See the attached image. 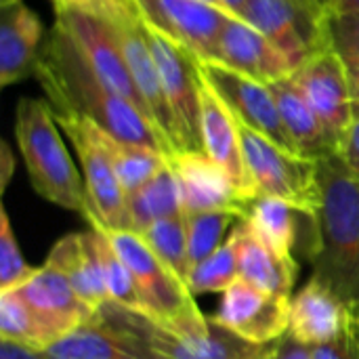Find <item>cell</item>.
<instances>
[{
    "instance_id": "obj_1",
    "label": "cell",
    "mask_w": 359,
    "mask_h": 359,
    "mask_svg": "<svg viewBox=\"0 0 359 359\" xmlns=\"http://www.w3.org/2000/svg\"><path fill=\"white\" fill-rule=\"evenodd\" d=\"M34 76L55 114L88 118L120 141L156 147L168 156L149 118L88 67L59 25L46 36Z\"/></svg>"
},
{
    "instance_id": "obj_2",
    "label": "cell",
    "mask_w": 359,
    "mask_h": 359,
    "mask_svg": "<svg viewBox=\"0 0 359 359\" xmlns=\"http://www.w3.org/2000/svg\"><path fill=\"white\" fill-rule=\"evenodd\" d=\"M318 162L320 206L303 246L316 280L359 318V179L339 154Z\"/></svg>"
},
{
    "instance_id": "obj_3",
    "label": "cell",
    "mask_w": 359,
    "mask_h": 359,
    "mask_svg": "<svg viewBox=\"0 0 359 359\" xmlns=\"http://www.w3.org/2000/svg\"><path fill=\"white\" fill-rule=\"evenodd\" d=\"M97 316L122 334L137 359H257L267 347L242 341L212 316L162 324L111 301Z\"/></svg>"
},
{
    "instance_id": "obj_4",
    "label": "cell",
    "mask_w": 359,
    "mask_h": 359,
    "mask_svg": "<svg viewBox=\"0 0 359 359\" xmlns=\"http://www.w3.org/2000/svg\"><path fill=\"white\" fill-rule=\"evenodd\" d=\"M61 133L46 99H19L15 107V139L34 191L46 202L86 219L90 212L88 191Z\"/></svg>"
},
{
    "instance_id": "obj_5",
    "label": "cell",
    "mask_w": 359,
    "mask_h": 359,
    "mask_svg": "<svg viewBox=\"0 0 359 359\" xmlns=\"http://www.w3.org/2000/svg\"><path fill=\"white\" fill-rule=\"evenodd\" d=\"M240 135L255 198L284 200L301 212L316 215L320 206L318 162L280 147L242 122Z\"/></svg>"
},
{
    "instance_id": "obj_6",
    "label": "cell",
    "mask_w": 359,
    "mask_h": 359,
    "mask_svg": "<svg viewBox=\"0 0 359 359\" xmlns=\"http://www.w3.org/2000/svg\"><path fill=\"white\" fill-rule=\"evenodd\" d=\"M111 27L118 46L122 50V57L126 61L128 74L133 78V84L147 109V116L156 130L160 133L168 156L179 151V139L172 114L168 109V103L162 93L158 65L154 59V53L149 48L145 23L139 17L137 8L130 0H105L97 6H93Z\"/></svg>"
},
{
    "instance_id": "obj_7",
    "label": "cell",
    "mask_w": 359,
    "mask_h": 359,
    "mask_svg": "<svg viewBox=\"0 0 359 359\" xmlns=\"http://www.w3.org/2000/svg\"><path fill=\"white\" fill-rule=\"evenodd\" d=\"M55 120L63 135L69 139L84 175V185L90 200L86 223L101 225L107 231H130L126 194L116 177L105 145V130L82 116L55 114Z\"/></svg>"
},
{
    "instance_id": "obj_8",
    "label": "cell",
    "mask_w": 359,
    "mask_h": 359,
    "mask_svg": "<svg viewBox=\"0 0 359 359\" xmlns=\"http://www.w3.org/2000/svg\"><path fill=\"white\" fill-rule=\"evenodd\" d=\"M101 227V225H90ZM103 229V227H101ZM116 252L122 257L126 267L133 273V280L139 288V294L145 305V316L162 322L177 324L204 316L194 301V292L187 282L177 276V271L164 263L156 250L143 240L137 231H107Z\"/></svg>"
},
{
    "instance_id": "obj_9",
    "label": "cell",
    "mask_w": 359,
    "mask_h": 359,
    "mask_svg": "<svg viewBox=\"0 0 359 359\" xmlns=\"http://www.w3.org/2000/svg\"><path fill=\"white\" fill-rule=\"evenodd\" d=\"M145 32L158 65L162 93L175 120L179 151H204L200 135V61L147 23Z\"/></svg>"
},
{
    "instance_id": "obj_10",
    "label": "cell",
    "mask_w": 359,
    "mask_h": 359,
    "mask_svg": "<svg viewBox=\"0 0 359 359\" xmlns=\"http://www.w3.org/2000/svg\"><path fill=\"white\" fill-rule=\"evenodd\" d=\"M292 80L311 105V109L316 111V116L320 118L334 151L339 154L347 137V130L355 118L347 63L339 57V53L332 46H326L311 55L292 74Z\"/></svg>"
},
{
    "instance_id": "obj_11",
    "label": "cell",
    "mask_w": 359,
    "mask_h": 359,
    "mask_svg": "<svg viewBox=\"0 0 359 359\" xmlns=\"http://www.w3.org/2000/svg\"><path fill=\"white\" fill-rule=\"evenodd\" d=\"M55 25L63 29L78 55L88 67L118 95L137 105L145 116L147 109L133 84L126 61L109 23L93 8H63L55 11ZM149 118V116H147ZM151 122V120H149Z\"/></svg>"
},
{
    "instance_id": "obj_12",
    "label": "cell",
    "mask_w": 359,
    "mask_h": 359,
    "mask_svg": "<svg viewBox=\"0 0 359 359\" xmlns=\"http://www.w3.org/2000/svg\"><path fill=\"white\" fill-rule=\"evenodd\" d=\"M139 17L198 61H215L221 29L231 13L202 0H130Z\"/></svg>"
},
{
    "instance_id": "obj_13",
    "label": "cell",
    "mask_w": 359,
    "mask_h": 359,
    "mask_svg": "<svg viewBox=\"0 0 359 359\" xmlns=\"http://www.w3.org/2000/svg\"><path fill=\"white\" fill-rule=\"evenodd\" d=\"M290 301L238 278L221 297L212 320L252 345H271L288 332Z\"/></svg>"
},
{
    "instance_id": "obj_14",
    "label": "cell",
    "mask_w": 359,
    "mask_h": 359,
    "mask_svg": "<svg viewBox=\"0 0 359 359\" xmlns=\"http://www.w3.org/2000/svg\"><path fill=\"white\" fill-rule=\"evenodd\" d=\"M200 69L242 124L265 135L280 147L299 154L282 124L278 103L269 84L244 76L217 61H200Z\"/></svg>"
},
{
    "instance_id": "obj_15",
    "label": "cell",
    "mask_w": 359,
    "mask_h": 359,
    "mask_svg": "<svg viewBox=\"0 0 359 359\" xmlns=\"http://www.w3.org/2000/svg\"><path fill=\"white\" fill-rule=\"evenodd\" d=\"M240 17L267 36L292 63L294 72L318 50L330 46L326 23L288 0H246Z\"/></svg>"
},
{
    "instance_id": "obj_16",
    "label": "cell",
    "mask_w": 359,
    "mask_h": 359,
    "mask_svg": "<svg viewBox=\"0 0 359 359\" xmlns=\"http://www.w3.org/2000/svg\"><path fill=\"white\" fill-rule=\"evenodd\" d=\"M200 135L204 154L227 172L238 198L242 202H250L255 198V189L244 162L240 122L204 74L200 82Z\"/></svg>"
},
{
    "instance_id": "obj_17",
    "label": "cell",
    "mask_w": 359,
    "mask_h": 359,
    "mask_svg": "<svg viewBox=\"0 0 359 359\" xmlns=\"http://www.w3.org/2000/svg\"><path fill=\"white\" fill-rule=\"evenodd\" d=\"M168 164L179 185L183 215L225 210L242 219L246 202L238 198L227 172L204 151H177L168 156Z\"/></svg>"
},
{
    "instance_id": "obj_18",
    "label": "cell",
    "mask_w": 359,
    "mask_h": 359,
    "mask_svg": "<svg viewBox=\"0 0 359 359\" xmlns=\"http://www.w3.org/2000/svg\"><path fill=\"white\" fill-rule=\"evenodd\" d=\"M217 63L271 84L294 74L286 55L242 17L229 15L217 46Z\"/></svg>"
},
{
    "instance_id": "obj_19",
    "label": "cell",
    "mask_w": 359,
    "mask_h": 359,
    "mask_svg": "<svg viewBox=\"0 0 359 359\" xmlns=\"http://www.w3.org/2000/svg\"><path fill=\"white\" fill-rule=\"evenodd\" d=\"M17 290L48 330L53 341H59L67 332L93 322L99 313L76 292L67 278L48 265L38 267L36 276Z\"/></svg>"
},
{
    "instance_id": "obj_20",
    "label": "cell",
    "mask_w": 359,
    "mask_h": 359,
    "mask_svg": "<svg viewBox=\"0 0 359 359\" xmlns=\"http://www.w3.org/2000/svg\"><path fill=\"white\" fill-rule=\"evenodd\" d=\"M46 36L25 0H0V84L13 86L36 72Z\"/></svg>"
},
{
    "instance_id": "obj_21",
    "label": "cell",
    "mask_w": 359,
    "mask_h": 359,
    "mask_svg": "<svg viewBox=\"0 0 359 359\" xmlns=\"http://www.w3.org/2000/svg\"><path fill=\"white\" fill-rule=\"evenodd\" d=\"M349 318L345 303L320 280L309 278L290 301L288 334L309 347H320L332 341L347 326Z\"/></svg>"
},
{
    "instance_id": "obj_22",
    "label": "cell",
    "mask_w": 359,
    "mask_h": 359,
    "mask_svg": "<svg viewBox=\"0 0 359 359\" xmlns=\"http://www.w3.org/2000/svg\"><path fill=\"white\" fill-rule=\"evenodd\" d=\"M44 265L53 267L63 278H67V282L76 288V292L97 311L105 303H109V292L97 257L93 229L84 233L63 236L50 248Z\"/></svg>"
},
{
    "instance_id": "obj_23",
    "label": "cell",
    "mask_w": 359,
    "mask_h": 359,
    "mask_svg": "<svg viewBox=\"0 0 359 359\" xmlns=\"http://www.w3.org/2000/svg\"><path fill=\"white\" fill-rule=\"evenodd\" d=\"M269 86L273 90L282 124L288 137L292 139L299 156L309 160H322L330 154H337L328 139L326 128L322 126L320 118L294 84L292 76L276 80Z\"/></svg>"
},
{
    "instance_id": "obj_24",
    "label": "cell",
    "mask_w": 359,
    "mask_h": 359,
    "mask_svg": "<svg viewBox=\"0 0 359 359\" xmlns=\"http://www.w3.org/2000/svg\"><path fill=\"white\" fill-rule=\"evenodd\" d=\"M297 276L299 263L294 259H284L273 252L244 221H240V278L265 292L292 299Z\"/></svg>"
},
{
    "instance_id": "obj_25",
    "label": "cell",
    "mask_w": 359,
    "mask_h": 359,
    "mask_svg": "<svg viewBox=\"0 0 359 359\" xmlns=\"http://www.w3.org/2000/svg\"><path fill=\"white\" fill-rule=\"evenodd\" d=\"M307 212H301L292 204L276 198H252L244 204V221L250 231L263 240L273 252L284 259H294V248H299L301 221Z\"/></svg>"
},
{
    "instance_id": "obj_26",
    "label": "cell",
    "mask_w": 359,
    "mask_h": 359,
    "mask_svg": "<svg viewBox=\"0 0 359 359\" xmlns=\"http://www.w3.org/2000/svg\"><path fill=\"white\" fill-rule=\"evenodd\" d=\"M42 353L46 359H137L122 334L109 328L99 316L67 332Z\"/></svg>"
},
{
    "instance_id": "obj_27",
    "label": "cell",
    "mask_w": 359,
    "mask_h": 359,
    "mask_svg": "<svg viewBox=\"0 0 359 359\" xmlns=\"http://www.w3.org/2000/svg\"><path fill=\"white\" fill-rule=\"evenodd\" d=\"M126 210L130 221V231L141 233L151 223L183 215L181 194L170 164L160 170L149 183L126 198Z\"/></svg>"
},
{
    "instance_id": "obj_28",
    "label": "cell",
    "mask_w": 359,
    "mask_h": 359,
    "mask_svg": "<svg viewBox=\"0 0 359 359\" xmlns=\"http://www.w3.org/2000/svg\"><path fill=\"white\" fill-rule=\"evenodd\" d=\"M105 145H107L116 177L126 198L135 194L137 189H141L145 183H149L168 164V156L164 151L156 147H147V145L120 141L111 137L107 130H105Z\"/></svg>"
},
{
    "instance_id": "obj_29",
    "label": "cell",
    "mask_w": 359,
    "mask_h": 359,
    "mask_svg": "<svg viewBox=\"0 0 359 359\" xmlns=\"http://www.w3.org/2000/svg\"><path fill=\"white\" fill-rule=\"evenodd\" d=\"M240 278V221L229 238L204 261L191 267L187 286L194 294L225 292Z\"/></svg>"
},
{
    "instance_id": "obj_30",
    "label": "cell",
    "mask_w": 359,
    "mask_h": 359,
    "mask_svg": "<svg viewBox=\"0 0 359 359\" xmlns=\"http://www.w3.org/2000/svg\"><path fill=\"white\" fill-rule=\"evenodd\" d=\"M0 341L44 351L55 341L19 290L0 292Z\"/></svg>"
},
{
    "instance_id": "obj_31",
    "label": "cell",
    "mask_w": 359,
    "mask_h": 359,
    "mask_svg": "<svg viewBox=\"0 0 359 359\" xmlns=\"http://www.w3.org/2000/svg\"><path fill=\"white\" fill-rule=\"evenodd\" d=\"M95 231V246H97V257L103 269V278L107 284V292H109V301L130 309L135 313H143L145 316V305L143 299L139 294V288L133 280L130 269L126 267V263L122 261V257L116 252L111 240L107 238V233L101 227H90Z\"/></svg>"
},
{
    "instance_id": "obj_32",
    "label": "cell",
    "mask_w": 359,
    "mask_h": 359,
    "mask_svg": "<svg viewBox=\"0 0 359 359\" xmlns=\"http://www.w3.org/2000/svg\"><path fill=\"white\" fill-rule=\"evenodd\" d=\"M238 221H240V215L225 212V210L185 215L189 265L194 267L200 261L208 259L229 238L231 233L229 229H233Z\"/></svg>"
},
{
    "instance_id": "obj_33",
    "label": "cell",
    "mask_w": 359,
    "mask_h": 359,
    "mask_svg": "<svg viewBox=\"0 0 359 359\" xmlns=\"http://www.w3.org/2000/svg\"><path fill=\"white\" fill-rule=\"evenodd\" d=\"M141 236L156 250V255L164 263H168L177 271L179 278H183L187 282L191 265H189V252H187L185 215H177V217L156 221L147 229H143Z\"/></svg>"
},
{
    "instance_id": "obj_34",
    "label": "cell",
    "mask_w": 359,
    "mask_h": 359,
    "mask_svg": "<svg viewBox=\"0 0 359 359\" xmlns=\"http://www.w3.org/2000/svg\"><path fill=\"white\" fill-rule=\"evenodd\" d=\"M36 271L38 267L27 265L25 257L21 255L8 212L4 206H0V292L21 288L36 276Z\"/></svg>"
},
{
    "instance_id": "obj_35",
    "label": "cell",
    "mask_w": 359,
    "mask_h": 359,
    "mask_svg": "<svg viewBox=\"0 0 359 359\" xmlns=\"http://www.w3.org/2000/svg\"><path fill=\"white\" fill-rule=\"evenodd\" d=\"M328 44L347 67H359V11L330 13L326 21Z\"/></svg>"
},
{
    "instance_id": "obj_36",
    "label": "cell",
    "mask_w": 359,
    "mask_h": 359,
    "mask_svg": "<svg viewBox=\"0 0 359 359\" xmlns=\"http://www.w3.org/2000/svg\"><path fill=\"white\" fill-rule=\"evenodd\" d=\"M313 359H359V318L351 316L332 341L313 347Z\"/></svg>"
},
{
    "instance_id": "obj_37",
    "label": "cell",
    "mask_w": 359,
    "mask_h": 359,
    "mask_svg": "<svg viewBox=\"0 0 359 359\" xmlns=\"http://www.w3.org/2000/svg\"><path fill=\"white\" fill-rule=\"evenodd\" d=\"M259 359H313V347L297 341L292 334H284L263 349Z\"/></svg>"
},
{
    "instance_id": "obj_38",
    "label": "cell",
    "mask_w": 359,
    "mask_h": 359,
    "mask_svg": "<svg viewBox=\"0 0 359 359\" xmlns=\"http://www.w3.org/2000/svg\"><path fill=\"white\" fill-rule=\"evenodd\" d=\"M339 156L345 160V164L351 168V172L359 179V114H355L353 124L347 130V137L341 145Z\"/></svg>"
},
{
    "instance_id": "obj_39",
    "label": "cell",
    "mask_w": 359,
    "mask_h": 359,
    "mask_svg": "<svg viewBox=\"0 0 359 359\" xmlns=\"http://www.w3.org/2000/svg\"><path fill=\"white\" fill-rule=\"evenodd\" d=\"M0 359H46V355L38 349H29L19 343L0 341Z\"/></svg>"
},
{
    "instance_id": "obj_40",
    "label": "cell",
    "mask_w": 359,
    "mask_h": 359,
    "mask_svg": "<svg viewBox=\"0 0 359 359\" xmlns=\"http://www.w3.org/2000/svg\"><path fill=\"white\" fill-rule=\"evenodd\" d=\"M292 2L294 6H299L303 13H307L309 17L326 23L328 21V15H330V0H288Z\"/></svg>"
},
{
    "instance_id": "obj_41",
    "label": "cell",
    "mask_w": 359,
    "mask_h": 359,
    "mask_svg": "<svg viewBox=\"0 0 359 359\" xmlns=\"http://www.w3.org/2000/svg\"><path fill=\"white\" fill-rule=\"evenodd\" d=\"M13 168H15V158L11 154V147L6 143H2V168H0V175H2V189H6L8 181H11V175H13Z\"/></svg>"
},
{
    "instance_id": "obj_42",
    "label": "cell",
    "mask_w": 359,
    "mask_h": 359,
    "mask_svg": "<svg viewBox=\"0 0 359 359\" xmlns=\"http://www.w3.org/2000/svg\"><path fill=\"white\" fill-rule=\"evenodd\" d=\"M105 0H50L55 11H63V8H93L97 4H101Z\"/></svg>"
},
{
    "instance_id": "obj_43",
    "label": "cell",
    "mask_w": 359,
    "mask_h": 359,
    "mask_svg": "<svg viewBox=\"0 0 359 359\" xmlns=\"http://www.w3.org/2000/svg\"><path fill=\"white\" fill-rule=\"evenodd\" d=\"M330 13L341 11H359V0H330Z\"/></svg>"
},
{
    "instance_id": "obj_44",
    "label": "cell",
    "mask_w": 359,
    "mask_h": 359,
    "mask_svg": "<svg viewBox=\"0 0 359 359\" xmlns=\"http://www.w3.org/2000/svg\"><path fill=\"white\" fill-rule=\"evenodd\" d=\"M349 78H351V90H353L355 114H359V67H349Z\"/></svg>"
},
{
    "instance_id": "obj_45",
    "label": "cell",
    "mask_w": 359,
    "mask_h": 359,
    "mask_svg": "<svg viewBox=\"0 0 359 359\" xmlns=\"http://www.w3.org/2000/svg\"><path fill=\"white\" fill-rule=\"evenodd\" d=\"M221 2H223L225 11L231 13V15H236V17H240L242 8H244V4H246V0H221Z\"/></svg>"
},
{
    "instance_id": "obj_46",
    "label": "cell",
    "mask_w": 359,
    "mask_h": 359,
    "mask_svg": "<svg viewBox=\"0 0 359 359\" xmlns=\"http://www.w3.org/2000/svg\"><path fill=\"white\" fill-rule=\"evenodd\" d=\"M202 2H206V4H212V6H219V8H225L221 0H202Z\"/></svg>"
},
{
    "instance_id": "obj_47",
    "label": "cell",
    "mask_w": 359,
    "mask_h": 359,
    "mask_svg": "<svg viewBox=\"0 0 359 359\" xmlns=\"http://www.w3.org/2000/svg\"><path fill=\"white\" fill-rule=\"evenodd\" d=\"M257 359H259V358H257Z\"/></svg>"
}]
</instances>
